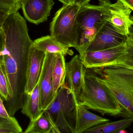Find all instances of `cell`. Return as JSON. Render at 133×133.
I'll return each instance as SVG.
<instances>
[{
	"mask_svg": "<svg viewBox=\"0 0 133 133\" xmlns=\"http://www.w3.org/2000/svg\"><path fill=\"white\" fill-rule=\"evenodd\" d=\"M105 19L119 34L127 37L133 16L132 10L119 1L112 4L109 0H98Z\"/></svg>",
	"mask_w": 133,
	"mask_h": 133,
	"instance_id": "cell-7",
	"label": "cell"
},
{
	"mask_svg": "<svg viewBox=\"0 0 133 133\" xmlns=\"http://www.w3.org/2000/svg\"><path fill=\"white\" fill-rule=\"evenodd\" d=\"M77 103L75 95L65 83L59 88L53 103L45 111L63 133H75V113Z\"/></svg>",
	"mask_w": 133,
	"mask_h": 133,
	"instance_id": "cell-5",
	"label": "cell"
},
{
	"mask_svg": "<svg viewBox=\"0 0 133 133\" xmlns=\"http://www.w3.org/2000/svg\"><path fill=\"white\" fill-rule=\"evenodd\" d=\"M77 19L79 35L77 50L80 53L94 40L107 21L105 19L101 5L89 4L81 7Z\"/></svg>",
	"mask_w": 133,
	"mask_h": 133,
	"instance_id": "cell-6",
	"label": "cell"
},
{
	"mask_svg": "<svg viewBox=\"0 0 133 133\" xmlns=\"http://www.w3.org/2000/svg\"><path fill=\"white\" fill-rule=\"evenodd\" d=\"M81 6L63 4L55 13L50 25L51 36L64 46L77 50L79 39L77 15Z\"/></svg>",
	"mask_w": 133,
	"mask_h": 133,
	"instance_id": "cell-4",
	"label": "cell"
},
{
	"mask_svg": "<svg viewBox=\"0 0 133 133\" xmlns=\"http://www.w3.org/2000/svg\"><path fill=\"white\" fill-rule=\"evenodd\" d=\"M52 131V126L44 113L36 120L30 121L25 132L30 133H49Z\"/></svg>",
	"mask_w": 133,
	"mask_h": 133,
	"instance_id": "cell-20",
	"label": "cell"
},
{
	"mask_svg": "<svg viewBox=\"0 0 133 133\" xmlns=\"http://www.w3.org/2000/svg\"><path fill=\"white\" fill-rule=\"evenodd\" d=\"M109 122L108 119L98 116L88 111L77 103L75 113L74 133H83L90 128Z\"/></svg>",
	"mask_w": 133,
	"mask_h": 133,
	"instance_id": "cell-14",
	"label": "cell"
},
{
	"mask_svg": "<svg viewBox=\"0 0 133 133\" xmlns=\"http://www.w3.org/2000/svg\"><path fill=\"white\" fill-rule=\"evenodd\" d=\"M84 68V66L78 55H75L66 63L65 84L73 92L77 100L82 90Z\"/></svg>",
	"mask_w": 133,
	"mask_h": 133,
	"instance_id": "cell-13",
	"label": "cell"
},
{
	"mask_svg": "<svg viewBox=\"0 0 133 133\" xmlns=\"http://www.w3.org/2000/svg\"><path fill=\"white\" fill-rule=\"evenodd\" d=\"M66 77V62L65 56L57 54V58L52 71V79L54 90L57 92L61 86L65 84Z\"/></svg>",
	"mask_w": 133,
	"mask_h": 133,
	"instance_id": "cell-18",
	"label": "cell"
},
{
	"mask_svg": "<svg viewBox=\"0 0 133 133\" xmlns=\"http://www.w3.org/2000/svg\"><path fill=\"white\" fill-rule=\"evenodd\" d=\"M123 3L133 11V0H117Z\"/></svg>",
	"mask_w": 133,
	"mask_h": 133,
	"instance_id": "cell-29",
	"label": "cell"
},
{
	"mask_svg": "<svg viewBox=\"0 0 133 133\" xmlns=\"http://www.w3.org/2000/svg\"><path fill=\"white\" fill-rule=\"evenodd\" d=\"M91 0H68L70 4H77L81 7L83 5L89 4Z\"/></svg>",
	"mask_w": 133,
	"mask_h": 133,
	"instance_id": "cell-27",
	"label": "cell"
},
{
	"mask_svg": "<svg viewBox=\"0 0 133 133\" xmlns=\"http://www.w3.org/2000/svg\"><path fill=\"white\" fill-rule=\"evenodd\" d=\"M44 113H45V115L46 116L47 118H48L49 119V121H50V122L51 124V126H52V132L53 133H63L62 131H61L60 130V129L57 127L55 125V123L54 122V120L52 119V118H51V116L46 112V111H44Z\"/></svg>",
	"mask_w": 133,
	"mask_h": 133,
	"instance_id": "cell-25",
	"label": "cell"
},
{
	"mask_svg": "<svg viewBox=\"0 0 133 133\" xmlns=\"http://www.w3.org/2000/svg\"><path fill=\"white\" fill-rule=\"evenodd\" d=\"M126 37L119 34L107 22L98 31L95 37L79 54L112 48L125 41Z\"/></svg>",
	"mask_w": 133,
	"mask_h": 133,
	"instance_id": "cell-9",
	"label": "cell"
},
{
	"mask_svg": "<svg viewBox=\"0 0 133 133\" xmlns=\"http://www.w3.org/2000/svg\"><path fill=\"white\" fill-rule=\"evenodd\" d=\"M77 103L103 115L120 116L122 109L108 89L91 69L84 67L83 85Z\"/></svg>",
	"mask_w": 133,
	"mask_h": 133,
	"instance_id": "cell-3",
	"label": "cell"
},
{
	"mask_svg": "<svg viewBox=\"0 0 133 133\" xmlns=\"http://www.w3.org/2000/svg\"><path fill=\"white\" fill-rule=\"evenodd\" d=\"M4 47L0 51V64L7 79L9 96L5 106L8 114L14 117L22 109L25 93L29 51L33 41L28 33L26 22L18 12L10 14L2 26Z\"/></svg>",
	"mask_w": 133,
	"mask_h": 133,
	"instance_id": "cell-1",
	"label": "cell"
},
{
	"mask_svg": "<svg viewBox=\"0 0 133 133\" xmlns=\"http://www.w3.org/2000/svg\"><path fill=\"white\" fill-rule=\"evenodd\" d=\"M0 95L5 102L9 98V93L7 79L0 64Z\"/></svg>",
	"mask_w": 133,
	"mask_h": 133,
	"instance_id": "cell-23",
	"label": "cell"
},
{
	"mask_svg": "<svg viewBox=\"0 0 133 133\" xmlns=\"http://www.w3.org/2000/svg\"><path fill=\"white\" fill-rule=\"evenodd\" d=\"M22 129L15 118H7L0 116V133H19Z\"/></svg>",
	"mask_w": 133,
	"mask_h": 133,
	"instance_id": "cell-21",
	"label": "cell"
},
{
	"mask_svg": "<svg viewBox=\"0 0 133 133\" xmlns=\"http://www.w3.org/2000/svg\"><path fill=\"white\" fill-rule=\"evenodd\" d=\"M44 112L41 109L39 80L32 93L26 95L22 112L29 118L30 121H33L39 118Z\"/></svg>",
	"mask_w": 133,
	"mask_h": 133,
	"instance_id": "cell-15",
	"label": "cell"
},
{
	"mask_svg": "<svg viewBox=\"0 0 133 133\" xmlns=\"http://www.w3.org/2000/svg\"><path fill=\"white\" fill-rule=\"evenodd\" d=\"M19 133H30L25 132H20Z\"/></svg>",
	"mask_w": 133,
	"mask_h": 133,
	"instance_id": "cell-33",
	"label": "cell"
},
{
	"mask_svg": "<svg viewBox=\"0 0 133 133\" xmlns=\"http://www.w3.org/2000/svg\"><path fill=\"white\" fill-rule=\"evenodd\" d=\"M54 4L53 0H22L21 8L27 21L38 25L47 20Z\"/></svg>",
	"mask_w": 133,
	"mask_h": 133,
	"instance_id": "cell-12",
	"label": "cell"
},
{
	"mask_svg": "<svg viewBox=\"0 0 133 133\" xmlns=\"http://www.w3.org/2000/svg\"><path fill=\"white\" fill-rule=\"evenodd\" d=\"M11 14L9 12L0 10V29L2 28L5 21Z\"/></svg>",
	"mask_w": 133,
	"mask_h": 133,
	"instance_id": "cell-26",
	"label": "cell"
},
{
	"mask_svg": "<svg viewBox=\"0 0 133 133\" xmlns=\"http://www.w3.org/2000/svg\"><path fill=\"white\" fill-rule=\"evenodd\" d=\"M52 133V131H51V132H50V133Z\"/></svg>",
	"mask_w": 133,
	"mask_h": 133,
	"instance_id": "cell-34",
	"label": "cell"
},
{
	"mask_svg": "<svg viewBox=\"0 0 133 133\" xmlns=\"http://www.w3.org/2000/svg\"><path fill=\"white\" fill-rule=\"evenodd\" d=\"M90 69L120 106V117L133 118V69L113 66Z\"/></svg>",
	"mask_w": 133,
	"mask_h": 133,
	"instance_id": "cell-2",
	"label": "cell"
},
{
	"mask_svg": "<svg viewBox=\"0 0 133 133\" xmlns=\"http://www.w3.org/2000/svg\"><path fill=\"white\" fill-rule=\"evenodd\" d=\"M46 53L38 50L33 44L29 51L26 71V81L25 93L29 95L32 93L39 80L41 76Z\"/></svg>",
	"mask_w": 133,
	"mask_h": 133,
	"instance_id": "cell-11",
	"label": "cell"
},
{
	"mask_svg": "<svg viewBox=\"0 0 133 133\" xmlns=\"http://www.w3.org/2000/svg\"><path fill=\"white\" fill-rule=\"evenodd\" d=\"M129 33L127 37L133 39V19L129 28Z\"/></svg>",
	"mask_w": 133,
	"mask_h": 133,
	"instance_id": "cell-30",
	"label": "cell"
},
{
	"mask_svg": "<svg viewBox=\"0 0 133 133\" xmlns=\"http://www.w3.org/2000/svg\"><path fill=\"white\" fill-rule=\"evenodd\" d=\"M22 0H0V10L11 13L16 12L21 8Z\"/></svg>",
	"mask_w": 133,
	"mask_h": 133,
	"instance_id": "cell-22",
	"label": "cell"
},
{
	"mask_svg": "<svg viewBox=\"0 0 133 133\" xmlns=\"http://www.w3.org/2000/svg\"><path fill=\"white\" fill-rule=\"evenodd\" d=\"M125 52L106 67H124L133 69V39L126 37Z\"/></svg>",
	"mask_w": 133,
	"mask_h": 133,
	"instance_id": "cell-19",
	"label": "cell"
},
{
	"mask_svg": "<svg viewBox=\"0 0 133 133\" xmlns=\"http://www.w3.org/2000/svg\"><path fill=\"white\" fill-rule=\"evenodd\" d=\"M133 123V118H126L96 125L83 133H119L121 130L127 129Z\"/></svg>",
	"mask_w": 133,
	"mask_h": 133,
	"instance_id": "cell-17",
	"label": "cell"
},
{
	"mask_svg": "<svg viewBox=\"0 0 133 133\" xmlns=\"http://www.w3.org/2000/svg\"><path fill=\"white\" fill-rule=\"evenodd\" d=\"M126 49L125 42L120 45L109 49L79 54L84 66L87 69L106 67L119 57Z\"/></svg>",
	"mask_w": 133,
	"mask_h": 133,
	"instance_id": "cell-10",
	"label": "cell"
},
{
	"mask_svg": "<svg viewBox=\"0 0 133 133\" xmlns=\"http://www.w3.org/2000/svg\"><path fill=\"white\" fill-rule=\"evenodd\" d=\"M58 1L63 3V4H70L68 0H58Z\"/></svg>",
	"mask_w": 133,
	"mask_h": 133,
	"instance_id": "cell-31",
	"label": "cell"
},
{
	"mask_svg": "<svg viewBox=\"0 0 133 133\" xmlns=\"http://www.w3.org/2000/svg\"><path fill=\"white\" fill-rule=\"evenodd\" d=\"M119 133H128L126 131H125V130H121Z\"/></svg>",
	"mask_w": 133,
	"mask_h": 133,
	"instance_id": "cell-32",
	"label": "cell"
},
{
	"mask_svg": "<svg viewBox=\"0 0 133 133\" xmlns=\"http://www.w3.org/2000/svg\"><path fill=\"white\" fill-rule=\"evenodd\" d=\"M57 54L46 53L43 66L39 79L40 90L42 110H47L55 99L57 92L53 86L52 71Z\"/></svg>",
	"mask_w": 133,
	"mask_h": 133,
	"instance_id": "cell-8",
	"label": "cell"
},
{
	"mask_svg": "<svg viewBox=\"0 0 133 133\" xmlns=\"http://www.w3.org/2000/svg\"><path fill=\"white\" fill-rule=\"evenodd\" d=\"M32 44L36 48L45 53L62 54L65 56L74 54L72 50L60 44L51 35L38 38L33 41Z\"/></svg>",
	"mask_w": 133,
	"mask_h": 133,
	"instance_id": "cell-16",
	"label": "cell"
},
{
	"mask_svg": "<svg viewBox=\"0 0 133 133\" xmlns=\"http://www.w3.org/2000/svg\"><path fill=\"white\" fill-rule=\"evenodd\" d=\"M0 116L7 118H11L12 117L9 116V114H8L4 104L3 103L2 98L1 95H0Z\"/></svg>",
	"mask_w": 133,
	"mask_h": 133,
	"instance_id": "cell-24",
	"label": "cell"
},
{
	"mask_svg": "<svg viewBox=\"0 0 133 133\" xmlns=\"http://www.w3.org/2000/svg\"><path fill=\"white\" fill-rule=\"evenodd\" d=\"M4 34L2 28L0 29V51H1L4 47Z\"/></svg>",
	"mask_w": 133,
	"mask_h": 133,
	"instance_id": "cell-28",
	"label": "cell"
}]
</instances>
